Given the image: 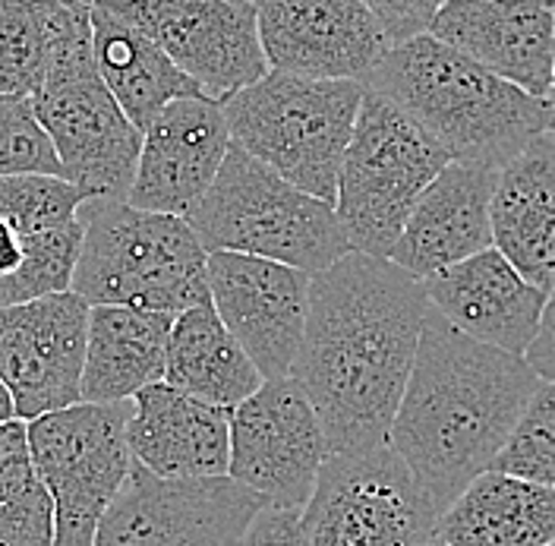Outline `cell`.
Returning a JSON list of instances; mask_svg holds the SVG:
<instances>
[{"instance_id":"cell-1","label":"cell","mask_w":555,"mask_h":546,"mask_svg":"<svg viewBox=\"0 0 555 546\" xmlns=\"http://www.w3.org/2000/svg\"><path fill=\"white\" fill-rule=\"evenodd\" d=\"M426 313L423 281L388 259L347 253L312 275L291 376L319 414L332 455L388 445Z\"/></svg>"},{"instance_id":"cell-2","label":"cell","mask_w":555,"mask_h":546,"mask_svg":"<svg viewBox=\"0 0 555 546\" xmlns=\"http://www.w3.org/2000/svg\"><path fill=\"white\" fill-rule=\"evenodd\" d=\"M537 382L524 357L461 335L429 307L388 448L436 512L492 468Z\"/></svg>"},{"instance_id":"cell-3","label":"cell","mask_w":555,"mask_h":546,"mask_svg":"<svg viewBox=\"0 0 555 546\" xmlns=\"http://www.w3.org/2000/svg\"><path fill=\"white\" fill-rule=\"evenodd\" d=\"M363 89L401 107L436 139L451 162L502 168L546 134V102L429 33L388 45Z\"/></svg>"},{"instance_id":"cell-4","label":"cell","mask_w":555,"mask_h":546,"mask_svg":"<svg viewBox=\"0 0 555 546\" xmlns=\"http://www.w3.org/2000/svg\"><path fill=\"white\" fill-rule=\"evenodd\" d=\"M73 294L89 307H133L177 316L208 304L206 259L186 218L127 200H86Z\"/></svg>"},{"instance_id":"cell-5","label":"cell","mask_w":555,"mask_h":546,"mask_svg":"<svg viewBox=\"0 0 555 546\" xmlns=\"http://www.w3.org/2000/svg\"><path fill=\"white\" fill-rule=\"evenodd\" d=\"M186 221L206 253L259 256L310 275L353 253L335 205L297 190L241 145H231Z\"/></svg>"},{"instance_id":"cell-6","label":"cell","mask_w":555,"mask_h":546,"mask_svg":"<svg viewBox=\"0 0 555 546\" xmlns=\"http://www.w3.org/2000/svg\"><path fill=\"white\" fill-rule=\"evenodd\" d=\"M360 102L363 82L357 79L269 69L259 82L228 96L221 107L234 145L297 190L335 205Z\"/></svg>"},{"instance_id":"cell-7","label":"cell","mask_w":555,"mask_h":546,"mask_svg":"<svg viewBox=\"0 0 555 546\" xmlns=\"http://www.w3.org/2000/svg\"><path fill=\"white\" fill-rule=\"evenodd\" d=\"M449 162V152L401 107L363 89L335 196L350 250L388 259L420 193Z\"/></svg>"},{"instance_id":"cell-8","label":"cell","mask_w":555,"mask_h":546,"mask_svg":"<svg viewBox=\"0 0 555 546\" xmlns=\"http://www.w3.org/2000/svg\"><path fill=\"white\" fill-rule=\"evenodd\" d=\"M130 402L51 410L29 420V448L54 503V546H92L104 512L133 471Z\"/></svg>"},{"instance_id":"cell-9","label":"cell","mask_w":555,"mask_h":546,"mask_svg":"<svg viewBox=\"0 0 555 546\" xmlns=\"http://www.w3.org/2000/svg\"><path fill=\"white\" fill-rule=\"evenodd\" d=\"M439 512L388 448L328 455L300 512L304 546H426Z\"/></svg>"},{"instance_id":"cell-10","label":"cell","mask_w":555,"mask_h":546,"mask_svg":"<svg viewBox=\"0 0 555 546\" xmlns=\"http://www.w3.org/2000/svg\"><path fill=\"white\" fill-rule=\"evenodd\" d=\"M33 104L69 183L86 200H127L137 177L142 130L107 92L95 58L54 69Z\"/></svg>"},{"instance_id":"cell-11","label":"cell","mask_w":555,"mask_h":546,"mask_svg":"<svg viewBox=\"0 0 555 546\" xmlns=\"http://www.w3.org/2000/svg\"><path fill=\"white\" fill-rule=\"evenodd\" d=\"M328 455L319 414L294 376L262 382L231 410L228 478L269 509L304 512Z\"/></svg>"},{"instance_id":"cell-12","label":"cell","mask_w":555,"mask_h":546,"mask_svg":"<svg viewBox=\"0 0 555 546\" xmlns=\"http://www.w3.org/2000/svg\"><path fill=\"white\" fill-rule=\"evenodd\" d=\"M95 7L149 35L203 89L206 99L224 102L269 73L253 3L95 0Z\"/></svg>"},{"instance_id":"cell-13","label":"cell","mask_w":555,"mask_h":546,"mask_svg":"<svg viewBox=\"0 0 555 546\" xmlns=\"http://www.w3.org/2000/svg\"><path fill=\"white\" fill-rule=\"evenodd\" d=\"M266 503L231 478H158L133 461L92 546H237Z\"/></svg>"},{"instance_id":"cell-14","label":"cell","mask_w":555,"mask_h":546,"mask_svg":"<svg viewBox=\"0 0 555 546\" xmlns=\"http://www.w3.org/2000/svg\"><path fill=\"white\" fill-rule=\"evenodd\" d=\"M206 281L218 319L259 376L266 382L291 376L307 329L312 275L259 256L208 253Z\"/></svg>"},{"instance_id":"cell-15","label":"cell","mask_w":555,"mask_h":546,"mask_svg":"<svg viewBox=\"0 0 555 546\" xmlns=\"http://www.w3.org/2000/svg\"><path fill=\"white\" fill-rule=\"evenodd\" d=\"M89 309L73 291L0 307V379L16 420L29 423L79 402Z\"/></svg>"},{"instance_id":"cell-16","label":"cell","mask_w":555,"mask_h":546,"mask_svg":"<svg viewBox=\"0 0 555 546\" xmlns=\"http://www.w3.org/2000/svg\"><path fill=\"white\" fill-rule=\"evenodd\" d=\"M253 10L269 69L363 82L388 48L363 0H253Z\"/></svg>"},{"instance_id":"cell-17","label":"cell","mask_w":555,"mask_h":546,"mask_svg":"<svg viewBox=\"0 0 555 546\" xmlns=\"http://www.w3.org/2000/svg\"><path fill=\"white\" fill-rule=\"evenodd\" d=\"M231 145L221 102L190 96L165 104L142 130L137 177L127 203L186 218L206 196Z\"/></svg>"},{"instance_id":"cell-18","label":"cell","mask_w":555,"mask_h":546,"mask_svg":"<svg viewBox=\"0 0 555 546\" xmlns=\"http://www.w3.org/2000/svg\"><path fill=\"white\" fill-rule=\"evenodd\" d=\"M423 291L429 307L451 329L515 357H524L527 344L533 342L550 297L495 246L423 278Z\"/></svg>"},{"instance_id":"cell-19","label":"cell","mask_w":555,"mask_h":546,"mask_svg":"<svg viewBox=\"0 0 555 546\" xmlns=\"http://www.w3.org/2000/svg\"><path fill=\"white\" fill-rule=\"evenodd\" d=\"M426 33L505 82L543 99L555 61V13L527 0H446Z\"/></svg>"},{"instance_id":"cell-20","label":"cell","mask_w":555,"mask_h":546,"mask_svg":"<svg viewBox=\"0 0 555 546\" xmlns=\"http://www.w3.org/2000/svg\"><path fill=\"white\" fill-rule=\"evenodd\" d=\"M495 174L499 168L480 162H449L420 193L388 263L423 281L489 250Z\"/></svg>"},{"instance_id":"cell-21","label":"cell","mask_w":555,"mask_h":546,"mask_svg":"<svg viewBox=\"0 0 555 546\" xmlns=\"http://www.w3.org/2000/svg\"><path fill=\"white\" fill-rule=\"evenodd\" d=\"M127 443L139 468L158 478H228L231 410L155 382L130 398Z\"/></svg>"},{"instance_id":"cell-22","label":"cell","mask_w":555,"mask_h":546,"mask_svg":"<svg viewBox=\"0 0 555 546\" xmlns=\"http://www.w3.org/2000/svg\"><path fill=\"white\" fill-rule=\"evenodd\" d=\"M492 246L540 291L555 288V139L540 134L512 155L492 187Z\"/></svg>"},{"instance_id":"cell-23","label":"cell","mask_w":555,"mask_h":546,"mask_svg":"<svg viewBox=\"0 0 555 546\" xmlns=\"http://www.w3.org/2000/svg\"><path fill=\"white\" fill-rule=\"evenodd\" d=\"M173 316L133 307H92L79 402L120 405L165 382Z\"/></svg>"},{"instance_id":"cell-24","label":"cell","mask_w":555,"mask_h":546,"mask_svg":"<svg viewBox=\"0 0 555 546\" xmlns=\"http://www.w3.org/2000/svg\"><path fill=\"white\" fill-rule=\"evenodd\" d=\"M449 546H546L555 541V490L486 471L436 521Z\"/></svg>"},{"instance_id":"cell-25","label":"cell","mask_w":555,"mask_h":546,"mask_svg":"<svg viewBox=\"0 0 555 546\" xmlns=\"http://www.w3.org/2000/svg\"><path fill=\"white\" fill-rule=\"evenodd\" d=\"M92 58V10L57 0H0V96H26L54 69Z\"/></svg>"},{"instance_id":"cell-26","label":"cell","mask_w":555,"mask_h":546,"mask_svg":"<svg viewBox=\"0 0 555 546\" xmlns=\"http://www.w3.org/2000/svg\"><path fill=\"white\" fill-rule=\"evenodd\" d=\"M92 58L107 92L139 130H145L165 104L203 96L149 35L99 7H92Z\"/></svg>"},{"instance_id":"cell-27","label":"cell","mask_w":555,"mask_h":546,"mask_svg":"<svg viewBox=\"0 0 555 546\" xmlns=\"http://www.w3.org/2000/svg\"><path fill=\"white\" fill-rule=\"evenodd\" d=\"M165 382L206 405L234 410L256 395L266 379L208 301L173 316Z\"/></svg>"},{"instance_id":"cell-28","label":"cell","mask_w":555,"mask_h":546,"mask_svg":"<svg viewBox=\"0 0 555 546\" xmlns=\"http://www.w3.org/2000/svg\"><path fill=\"white\" fill-rule=\"evenodd\" d=\"M0 546H54V503L16 417L0 423Z\"/></svg>"},{"instance_id":"cell-29","label":"cell","mask_w":555,"mask_h":546,"mask_svg":"<svg viewBox=\"0 0 555 546\" xmlns=\"http://www.w3.org/2000/svg\"><path fill=\"white\" fill-rule=\"evenodd\" d=\"M82 250V221L44 228L23 238V259L10 275H0V307L29 304L73 291V275Z\"/></svg>"},{"instance_id":"cell-30","label":"cell","mask_w":555,"mask_h":546,"mask_svg":"<svg viewBox=\"0 0 555 546\" xmlns=\"http://www.w3.org/2000/svg\"><path fill=\"white\" fill-rule=\"evenodd\" d=\"M86 193L67 177L54 174H16L0 177V218L20 231V238L67 225L79 218Z\"/></svg>"},{"instance_id":"cell-31","label":"cell","mask_w":555,"mask_h":546,"mask_svg":"<svg viewBox=\"0 0 555 546\" xmlns=\"http://www.w3.org/2000/svg\"><path fill=\"white\" fill-rule=\"evenodd\" d=\"M489 471H505L555 490V382H537L515 433Z\"/></svg>"},{"instance_id":"cell-32","label":"cell","mask_w":555,"mask_h":546,"mask_svg":"<svg viewBox=\"0 0 555 546\" xmlns=\"http://www.w3.org/2000/svg\"><path fill=\"white\" fill-rule=\"evenodd\" d=\"M54 174L64 177L61 158L38 124L33 99L0 96V177Z\"/></svg>"},{"instance_id":"cell-33","label":"cell","mask_w":555,"mask_h":546,"mask_svg":"<svg viewBox=\"0 0 555 546\" xmlns=\"http://www.w3.org/2000/svg\"><path fill=\"white\" fill-rule=\"evenodd\" d=\"M363 3L379 20L388 45H398L426 33L446 0H363Z\"/></svg>"},{"instance_id":"cell-34","label":"cell","mask_w":555,"mask_h":546,"mask_svg":"<svg viewBox=\"0 0 555 546\" xmlns=\"http://www.w3.org/2000/svg\"><path fill=\"white\" fill-rule=\"evenodd\" d=\"M237 546H304L300 512L266 506L249 521V528H246V534Z\"/></svg>"},{"instance_id":"cell-35","label":"cell","mask_w":555,"mask_h":546,"mask_svg":"<svg viewBox=\"0 0 555 546\" xmlns=\"http://www.w3.org/2000/svg\"><path fill=\"white\" fill-rule=\"evenodd\" d=\"M524 360L537 373V379L555 382V288L546 297V307H543V316H540V329H537L533 342L527 344Z\"/></svg>"},{"instance_id":"cell-36","label":"cell","mask_w":555,"mask_h":546,"mask_svg":"<svg viewBox=\"0 0 555 546\" xmlns=\"http://www.w3.org/2000/svg\"><path fill=\"white\" fill-rule=\"evenodd\" d=\"M23 259V238L13 225L0 218V275H10Z\"/></svg>"},{"instance_id":"cell-37","label":"cell","mask_w":555,"mask_h":546,"mask_svg":"<svg viewBox=\"0 0 555 546\" xmlns=\"http://www.w3.org/2000/svg\"><path fill=\"white\" fill-rule=\"evenodd\" d=\"M543 102H546V134L555 139V61L550 69V92L543 96Z\"/></svg>"},{"instance_id":"cell-38","label":"cell","mask_w":555,"mask_h":546,"mask_svg":"<svg viewBox=\"0 0 555 546\" xmlns=\"http://www.w3.org/2000/svg\"><path fill=\"white\" fill-rule=\"evenodd\" d=\"M16 414H13V398H10V392H7V385H3V379H0V423L3 420H13Z\"/></svg>"},{"instance_id":"cell-39","label":"cell","mask_w":555,"mask_h":546,"mask_svg":"<svg viewBox=\"0 0 555 546\" xmlns=\"http://www.w3.org/2000/svg\"><path fill=\"white\" fill-rule=\"evenodd\" d=\"M57 3H64V7H73V10H92L95 7V0H57Z\"/></svg>"},{"instance_id":"cell-40","label":"cell","mask_w":555,"mask_h":546,"mask_svg":"<svg viewBox=\"0 0 555 546\" xmlns=\"http://www.w3.org/2000/svg\"><path fill=\"white\" fill-rule=\"evenodd\" d=\"M527 3H540V7H550V10H555V0H527Z\"/></svg>"},{"instance_id":"cell-41","label":"cell","mask_w":555,"mask_h":546,"mask_svg":"<svg viewBox=\"0 0 555 546\" xmlns=\"http://www.w3.org/2000/svg\"><path fill=\"white\" fill-rule=\"evenodd\" d=\"M426 546H449V544H442L439 537H433V541H429V544H426Z\"/></svg>"},{"instance_id":"cell-42","label":"cell","mask_w":555,"mask_h":546,"mask_svg":"<svg viewBox=\"0 0 555 546\" xmlns=\"http://www.w3.org/2000/svg\"><path fill=\"white\" fill-rule=\"evenodd\" d=\"M234 3H253V0H234Z\"/></svg>"},{"instance_id":"cell-43","label":"cell","mask_w":555,"mask_h":546,"mask_svg":"<svg viewBox=\"0 0 555 546\" xmlns=\"http://www.w3.org/2000/svg\"><path fill=\"white\" fill-rule=\"evenodd\" d=\"M546 546H555V541H553V544H546Z\"/></svg>"},{"instance_id":"cell-44","label":"cell","mask_w":555,"mask_h":546,"mask_svg":"<svg viewBox=\"0 0 555 546\" xmlns=\"http://www.w3.org/2000/svg\"><path fill=\"white\" fill-rule=\"evenodd\" d=\"M553 13H555V10H553Z\"/></svg>"}]
</instances>
